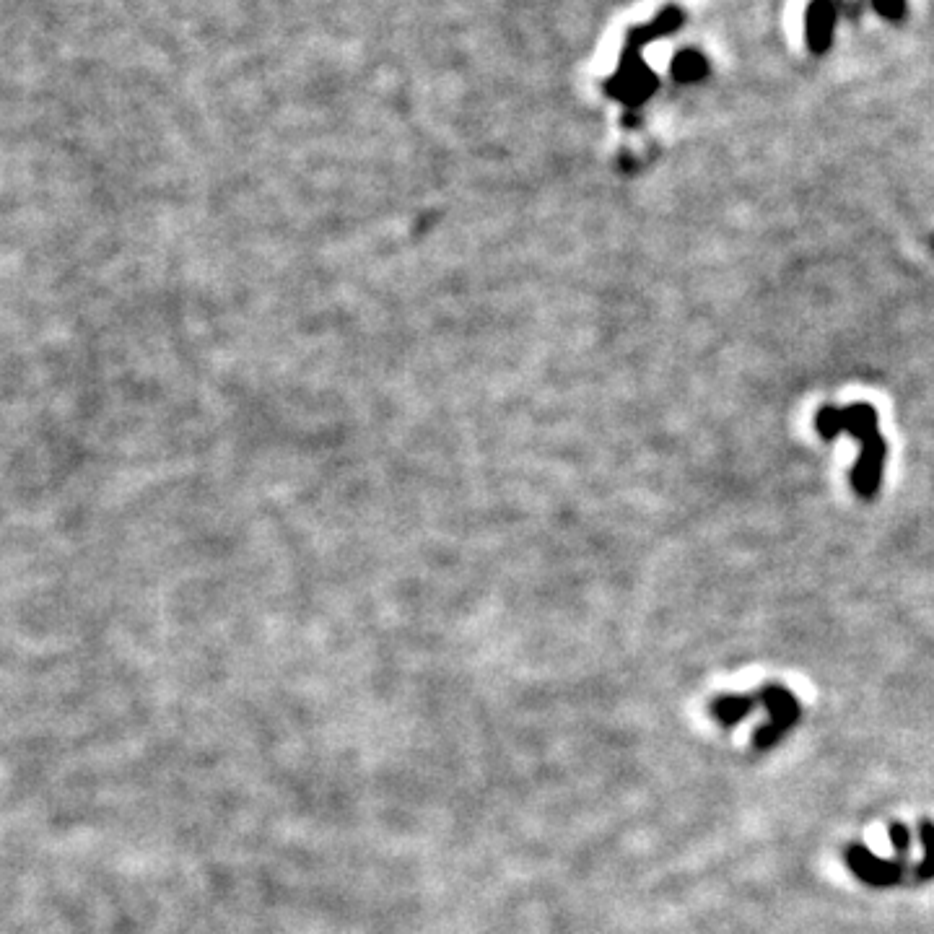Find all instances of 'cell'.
Instances as JSON below:
<instances>
[{
	"label": "cell",
	"instance_id": "5b68a950",
	"mask_svg": "<svg viewBox=\"0 0 934 934\" xmlns=\"http://www.w3.org/2000/svg\"><path fill=\"white\" fill-rule=\"evenodd\" d=\"M709 73V63H706L698 52H680L675 63H672V76L678 78L680 84H693Z\"/></svg>",
	"mask_w": 934,
	"mask_h": 934
},
{
	"label": "cell",
	"instance_id": "6da1fadb",
	"mask_svg": "<svg viewBox=\"0 0 934 934\" xmlns=\"http://www.w3.org/2000/svg\"><path fill=\"white\" fill-rule=\"evenodd\" d=\"M846 864H849V870L854 872L862 883L875 885V888H888V885H896L898 880H901V864L875 857V854L862 844H854L846 849Z\"/></svg>",
	"mask_w": 934,
	"mask_h": 934
},
{
	"label": "cell",
	"instance_id": "277c9868",
	"mask_svg": "<svg viewBox=\"0 0 934 934\" xmlns=\"http://www.w3.org/2000/svg\"><path fill=\"white\" fill-rule=\"evenodd\" d=\"M753 706H755L753 698L722 696V698H717V701H714L711 711H714V717H717L719 722L724 724V727H732V724H737L740 719L748 717L750 711H753Z\"/></svg>",
	"mask_w": 934,
	"mask_h": 934
},
{
	"label": "cell",
	"instance_id": "7a4b0ae2",
	"mask_svg": "<svg viewBox=\"0 0 934 934\" xmlns=\"http://www.w3.org/2000/svg\"><path fill=\"white\" fill-rule=\"evenodd\" d=\"M833 29H836L833 0H813L805 13V39L810 52L823 55L833 42Z\"/></svg>",
	"mask_w": 934,
	"mask_h": 934
},
{
	"label": "cell",
	"instance_id": "52a82bcc",
	"mask_svg": "<svg viewBox=\"0 0 934 934\" xmlns=\"http://www.w3.org/2000/svg\"><path fill=\"white\" fill-rule=\"evenodd\" d=\"M781 735H784V730H781V727H776L774 722H768V724H763L761 730L755 732L753 743H755V748H758V750H766V748H771V745L779 743Z\"/></svg>",
	"mask_w": 934,
	"mask_h": 934
},
{
	"label": "cell",
	"instance_id": "9c48e42d",
	"mask_svg": "<svg viewBox=\"0 0 934 934\" xmlns=\"http://www.w3.org/2000/svg\"><path fill=\"white\" fill-rule=\"evenodd\" d=\"M890 831V841H893V846H896L898 851H909V846H911V833H909V828L903 826V823H893V826L888 828Z\"/></svg>",
	"mask_w": 934,
	"mask_h": 934
},
{
	"label": "cell",
	"instance_id": "ba28073f",
	"mask_svg": "<svg viewBox=\"0 0 934 934\" xmlns=\"http://www.w3.org/2000/svg\"><path fill=\"white\" fill-rule=\"evenodd\" d=\"M872 6L888 21H898L906 13V0H872Z\"/></svg>",
	"mask_w": 934,
	"mask_h": 934
},
{
	"label": "cell",
	"instance_id": "3957f363",
	"mask_svg": "<svg viewBox=\"0 0 934 934\" xmlns=\"http://www.w3.org/2000/svg\"><path fill=\"white\" fill-rule=\"evenodd\" d=\"M761 701L766 706V711L771 714V722L776 727L787 732L797 717H800V704H797V698L787 691V688H781V685H766L761 693Z\"/></svg>",
	"mask_w": 934,
	"mask_h": 934
},
{
	"label": "cell",
	"instance_id": "8992f818",
	"mask_svg": "<svg viewBox=\"0 0 934 934\" xmlns=\"http://www.w3.org/2000/svg\"><path fill=\"white\" fill-rule=\"evenodd\" d=\"M922 841H924V862L919 864V877L929 880L934 877V823L924 820L922 823Z\"/></svg>",
	"mask_w": 934,
	"mask_h": 934
}]
</instances>
